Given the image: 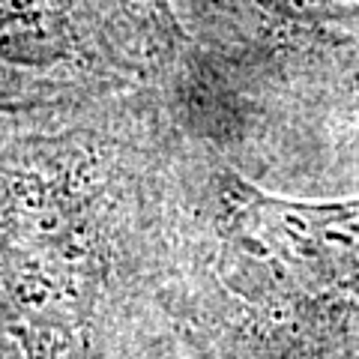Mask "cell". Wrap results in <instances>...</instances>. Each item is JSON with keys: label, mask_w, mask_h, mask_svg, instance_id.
I'll list each match as a JSON object with an SVG mask.
<instances>
[{"label": "cell", "mask_w": 359, "mask_h": 359, "mask_svg": "<svg viewBox=\"0 0 359 359\" xmlns=\"http://www.w3.org/2000/svg\"><path fill=\"white\" fill-rule=\"evenodd\" d=\"M171 99L237 165L278 126L359 144V0H231V30L183 54Z\"/></svg>", "instance_id": "cell-3"}, {"label": "cell", "mask_w": 359, "mask_h": 359, "mask_svg": "<svg viewBox=\"0 0 359 359\" xmlns=\"http://www.w3.org/2000/svg\"><path fill=\"white\" fill-rule=\"evenodd\" d=\"M0 138V314L27 359H198L171 93Z\"/></svg>", "instance_id": "cell-1"}, {"label": "cell", "mask_w": 359, "mask_h": 359, "mask_svg": "<svg viewBox=\"0 0 359 359\" xmlns=\"http://www.w3.org/2000/svg\"><path fill=\"white\" fill-rule=\"evenodd\" d=\"M162 4H165V0H162Z\"/></svg>", "instance_id": "cell-6"}, {"label": "cell", "mask_w": 359, "mask_h": 359, "mask_svg": "<svg viewBox=\"0 0 359 359\" xmlns=\"http://www.w3.org/2000/svg\"><path fill=\"white\" fill-rule=\"evenodd\" d=\"M186 36L132 0H0V117H51L171 93Z\"/></svg>", "instance_id": "cell-4"}, {"label": "cell", "mask_w": 359, "mask_h": 359, "mask_svg": "<svg viewBox=\"0 0 359 359\" xmlns=\"http://www.w3.org/2000/svg\"><path fill=\"white\" fill-rule=\"evenodd\" d=\"M177 177L198 359H359V195H276L186 123Z\"/></svg>", "instance_id": "cell-2"}, {"label": "cell", "mask_w": 359, "mask_h": 359, "mask_svg": "<svg viewBox=\"0 0 359 359\" xmlns=\"http://www.w3.org/2000/svg\"><path fill=\"white\" fill-rule=\"evenodd\" d=\"M0 359H27L25 353H21V347L15 344L13 332H9L4 314H0Z\"/></svg>", "instance_id": "cell-5"}]
</instances>
